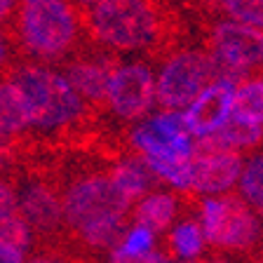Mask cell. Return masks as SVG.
I'll return each mask as SVG.
<instances>
[{
	"instance_id": "obj_1",
	"label": "cell",
	"mask_w": 263,
	"mask_h": 263,
	"mask_svg": "<svg viewBox=\"0 0 263 263\" xmlns=\"http://www.w3.org/2000/svg\"><path fill=\"white\" fill-rule=\"evenodd\" d=\"M64 228L89 252H110L129 223L132 202L118 191L108 167L76 170L59 186Z\"/></svg>"
},
{
	"instance_id": "obj_2",
	"label": "cell",
	"mask_w": 263,
	"mask_h": 263,
	"mask_svg": "<svg viewBox=\"0 0 263 263\" xmlns=\"http://www.w3.org/2000/svg\"><path fill=\"white\" fill-rule=\"evenodd\" d=\"M82 26L110 54L155 52L167 35V14L158 0H99L85 10Z\"/></svg>"
},
{
	"instance_id": "obj_3",
	"label": "cell",
	"mask_w": 263,
	"mask_h": 263,
	"mask_svg": "<svg viewBox=\"0 0 263 263\" xmlns=\"http://www.w3.org/2000/svg\"><path fill=\"white\" fill-rule=\"evenodd\" d=\"M28 113L31 132L38 134H61L76 129L85 122L89 106L76 94L64 73L54 66L24 61L10 71Z\"/></svg>"
},
{
	"instance_id": "obj_4",
	"label": "cell",
	"mask_w": 263,
	"mask_h": 263,
	"mask_svg": "<svg viewBox=\"0 0 263 263\" xmlns=\"http://www.w3.org/2000/svg\"><path fill=\"white\" fill-rule=\"evenodd\" d=\"M12 19L14 40L28 61L52 66L71 59L80 45L82 19L71 0H24Z\"/></svg>"
},
{
	"instance_id": "obj_5",
	"label": "cell",
	"mask_w": 263,
	"mask_h": 263,
	"mask_svg": "<svg viewBox=\"0 0 263 263\" xmlns=\"http://www.w3.org/2000/svg\"><path fill=\"white\" fill-rule=\"evenodd\" d=\"M197 221L207 247L226 254H249L263 242V219H258L237 195L202 197Z\"/></svg>"
},
{
	"instance_id": "obj_6",
	"label": "cell",
	"mask_w": 263,
	"mask_h": 263,
	"mask_svg": "<svg viewBox=\"0 0 263 263\" xmlns=\"http://www.w3.org/2000/svg\"><path fill=\"white\" fill-rule=\"evenodd\" d=\"M216 78V66L204 47L174 49L155 71V106L162 110H186L193 99Z\"/></svg>"
},
{
	"instance_id": "obj_7",
	"label": "cell",
	"mask_w": 263,
	"mask_h": 263,
	"mask_svg": "<svg viewBox=\"0 0 263 263\" xmlns=\"http://www.w3.org/2000/svg\"><path fill=\"white\" fill-rule=\"evenodd\" d=\"M219 78L245 80L247 73L263 68V31L245 24L219 19L207 35V47Z\"/></svg>"
},
{
	"instance_id": "obj_8",
	"label": "cell",
	"mask_w": 263,
	"mask_h": 263,
	"mask_svg": "<svg viewBox=\"0 0 263 263\" xmlns=\"http://www.w3.org/2000/svg\"><path fill=\"white\" fill-rule=\"evenodd\" d=\"M104 106L122 122H139L155 108V71L143 59H120L110 73Z\"/></svg>"
},
{
	"instance_id": "obj_9",
	"label": "cell",
	"mask_w": 263,
	"mask_h": 263,
	"mask_svg": "<svg viewBox=\"0 0 263 263\" xmlns=\"http://www.w3.org/2000/svg\"><path fill=\"white\" fill-rule=\"evenodd\" d=\"M129 143L141 158L193 160L195 139L188 134L181 110H160L134 122Z\"/></svg>"
},
{
	"instance_id": "obj_10",
	"label": "cell",
	"mask_w": 263,
	"mask_h": 263,
	"mask_svg": "<svg viewBox=\"0 0 263 263\" xmlns=\"http://www.w3.org/2000/svg\"><path fill=\"white\" fill-rule=\"evenodd\" d=\"M16 191V212L31 228L33 237H52L64 228L59 188L43 176H28Z\"/></svg>"
},
{
	"instance_id": "obj_11",
	"label": "cell",
	"mask_w": 263,
	"mask_h": 263,
	"mask_svg": "<svg viewBox=\"0 0 263 263\" xmlns=\"http://www.w3.org/2000/svg\"><path fill=\"white\" fill-rule=\"evenodd\" d=\"M235 80L228 78H216L197 94L191 101L183 113L186 120V129L195 141H204L212 134L221 129L223 125H228L233 118V99H235Z\"/></svg>"
},
{
	"instance_id": "obj_12",
	"label": "cell",
	"mask_w": 263,
	"mask_h": 263,
	"mask_svg": "<svg viewBox=\"0 0 263 263\" xmlns=\"http://www.w3.org/2000/svg\"><path fill=\"white\" fill-rule=\"evenodd\" d=\"M118 61H120L118 54H110L99 47L94 52H80L66 59L61 73L87 106H104L110 73Z\"/></svg>"
},
{
	"instance_id": "obj_13",
	"label": "cell",
	"mask_w": 263,
	"mask_h": 263,
	"mask_svg": "<svg viewBox=\"0 0 263 263\" xmlns=\"http://www.w3.org/2000/svg\"><path fill=\"white\" fill-rule=\"evenodd\" d=\"M242 155L228 151H195L191 160V193L202 197L228 195L237 186Z\"/></svg>"
},
{
	"instance_id": "obj_14",
	"label": "cell",
	"mask_w": 263,
	"mask_h": 263,
	"mask_svg": "<svg viewBox=\"0 0 263 263\" xmlns=\"http://www.w3.org/2000/svg\"><path fill=\"white\" fill-rule=\"evenodd\" d=\"M181 216V197L174 191L153 188L151 193L132 204L129 219L132 223H139L143 228L153 230L155 235L167 233Z\"/></svg>"
},
{
	"instance_id": "obj_15",
	"label": "cell",
	"mask_w": 263,
	"mask_h": 263,
	"mask_svg": "<svg viewBox=\"0 0 263 263\" xmlns=\"http://www.w3.org/2000/svg\"><path fill=\"white\" fill-rule=\"evenodd\" d=\"M108 174L113 179V183L118 186V191L129 200L132 204L141 200L146 193H151L158 181L153 179L148 164L143 162V158L139 153H132V155H120L115 162L108 164Z\"/></svg>"
},
{
	"instance_id": "obj_16",
	"label": "cell",
	"mask_w": 263,
	"mask_h": 263,
	"mask_svg": "<svg viewBox=\"0 0 263 263\" xmlns=\"http://www.w3.org/2000/svg\"><path fill=\"white\" fill-rule=\"evenodd\" d=\"M31 132L28 113L16 85L7 76L0 78V148L24 139Z\"/></svg>"
},
{
	"instance_id": "obj_17",
	"label": "cell",
	"mask_w": 263,
	"mask_h": 263,
	"mask_svg": "<svg viewBox=\"0 0 263 263\" xmlns=\"http://www.w3.org/2000/svg\"><path fill=\"white\" fill-rule=\"evenodd\" d=\"M167 249L172 261L181 263H197L207 252V240L200 228L197 216H179L174 226L167 230Z\"/></svg>"
},
{
	"instance_id": "obj_18",
	"label": "cell",
	"mask_w": 263,
	"mask_h": 263,
	"mask_svg": "<svg viewBox=\"0 0 263 263\" xmlns=\"http://www.w3.org/2000/svg\"><path fill=\"white\" fill-rule=\"evenodd\" d=\"M263 143V127L245 125L230 118L228 125H223L216 134H212L204 141H195V151H228L237 153L242 151H252Z\"/></svg>"
},
{
	"instance_id": "obj_19",
	"label": "cell",
	"mask_w": 263,
	"mask_h": 263,
	"mask_svg": "<svg viewBox=\"0 0 263 263\" xmlns=\"http://www.w3.org/2000/svg\"><path fill=\"white\" fill-rule=\"evenodd\" d=\"M233 120L263 127V76H249L237 82L233 99Z\"/></svg>"
},
{
	"instance_id": "obj_20",
	"label": "cell",
	"mask_w": 263,
	"mask_h": 263,
	"mask_svg": "<svg viewBox=\"0 0 263 263\" xmlns=\"http://www.w3.org/2000/svg\"><path fill=\"white\" fill-rule=\"evenodd\" d=\"M235 188L237 197L258 219H263V151H256L247 160H242L240 179Z\"/></svg>"
},
{
	"instance_id": "obj_21",
	"label": "cell",
	"mask_w": 263,
	"mask_h": 263,
	"mask_svg": "<svg viewBox=\"0 0 263 263\" xmlns=\"http://www.w3.org/2000/svg\"><path fill=\"white\" fill-rule=\"evenodd\" d=\"M155 181H162L174 193H191V160L143 158Z\"/></svg>"
},
{
	"instance_id": "obj_22",
	"label": "cell",
	"mask_w": 263,
	"mask_h": 263,
	"mask_svg": "<svg viewBox=\"0 0 263 263\" xmlns=\"http://www.w3.org/2000/svg\"><path fill=\"white\" fill-rule=\"evenodd\" d=\"M155 249H158V235L153 230L129 221L125 233L120 235V240L115 242V247L110 249V254H118V256H146V254L155 252Z\"/></svg>"
},
{
	"instance_id": "obj_23",
	"label": "cell",
	"mask_w": 263,
	"mask_h": 263,
	"mask_svg": "<svg viewBox=\"0 0 263 263\" xmlns=\"http://www.w3.org/2000/svg\"><path fill=\"white\" fill-rule=\"evenodd\" d=\"M226 19L263 31V0H216Z\"/></svg>"
},
{
	"instance_id": "obj_24",
	"label": "cell",
	"mask_w": 263,
	"mask_h": 263,
	"mask_svg": "<svg viewBox=\"0 0 263 263\" xmlns=\"http://www.w3.org/2000/svg\"><path fill=\"white\" fill-rule=\"evenodd\" d=\"M16 212V191L10 181L0 179V221L14 216Z\"/></svg>"
},
{
	"instance_id": "obj_25",
	"label": "cell",
	"mask_w": 263,
	"mask_h": 263,
	"mask_svg": "<svg viewBox=\"0 0 263 263\" xmlns=\"http://www.w3.org/2000/svg\"><path fill=\"white\" fill-rule=\"evenodd\" d=\"M106 263H174L170 258V254L164 252V249H155V252L146 254V256H118V254H110L108 252V258Z\"/></svg>"
},
{
	"instance_id": "obj_26",
	"label": "cell",
	"mask_w": 263,
	"mask_h": 263,
	"mask_svg": "<svg viewBox=\"0 0 263 263\" xmlns=\"http://www.w3.org/2000/svg\"><path fill=\"white\" fill-rule=\"evenodd\" d=\"M28 261V252L19 249L14 245L0 242V263H26Z\"/></svg>"
},
{
	"instance_id": "obj_27",
	"label": "cell",
	"mask_w": 263,
	"mask_h": 263,
	"mask_svg": "<svg viewBox=\"0 0 263 263\" xmlns=\"http://www.w3.org/2000/svg\"><path fill=\"white\" fill-rule=\"evenodd\" d=\"M12 38H10V33L5 31V28L0 26V71H5L7 66H10L12 61Z\"/></svg>"
},
{
	"instance_id": "obj_28",
	"label": "cell",
	"mask_w": 263,
	"mask_h": 263,
	"mask_svg": "<svg viewBox=\"0 0 263 263\" xmlns=\"http://www.w3.org/2000/svg\"><path fill=\"white\" fill-rule=\"evenodd\" d=\"M16 7H19V0H0V26L14 16Z\"/></svg>"
},
{
	"instance_id": "obj_29",
	"label": "cell",
	"mask_w": 263,
	"mask_h": 263,
	"mask_svg": "<svg viewBox=\"0 0 263 263\" xmlns=\"http://www.w3.org/2000/svg\"><path fill=\"white\" fill-rule=\"evenodd\" d=\"M26 263H68V261L64 256H57V254H35Z\"/></svg>"
},
{
	"instance_id": "obj_30",
	"label": "cell",
	"mask_w": 263,
	"mask_h": 263,
	"mask_svg": "<svg viewBox=\"0 0 263 263\" xmlns=\"http://www.w3.org/2000/svg\"><path fill=\"white\" fill-rule=\"evenodd\" d=\"M71 3L78 7V10H89L92 5H97L99 0H71Z\"/></svg>"
},
{
	"instance_id": "obj_31",
	"label": "cell",
	"mask_w": 263,
	"mask_h": 263,
	"mask_svg": "<svg viewBox=\"0 0 263 263\" xmlns=\"http://www.w3.org/2000/svg\"><path fill=\"white\" fill-rule=\"evenodd\" d=\"M207 263H228L226 258H212V261H207Z\"/></svg>"
},
{
	"instance_id": "obj_32",
	"label": "cell",
	"mask_w": 263,
	"mask_h": 263,
	"mask_svg": "<svg viewBox=\"0 0 263 263\" xmlns=\"http://www.w3.org/2000/svg\"><path fill=\"white\" fill-rule=\"evenodd\" d=\"M0 158H3V148H0Z\"/></svg>"
},
{
	"instance_id": "obj_33",
	"label": "cell",
	"mask_w": 263,
	"mask_h": 263,
	"mask_svg": "<svg viewBox=\"0 0 263 263\" xmlns=\"http://www.w3.org/2000/svg\"><path fill=\"white\" fill-rule=\"evenodd\" d=\"M258 263H263V258H261V261H258Z\"/></svg>"
},
{
	"instance_id": "obj_34",
	"label": "cell",
	"mask_w": 263,
	"mask_h": 263,
	"mask_svg": "<svg viewBox=\"0 0 263 263\" xmlns=\"http://www.w3.org/2000/svg\"><path fill=\"white\" fill-rule=\"evenodd\" d=\"M19 3H24V0H19Z\"/></svg>"
}]
</instances>
